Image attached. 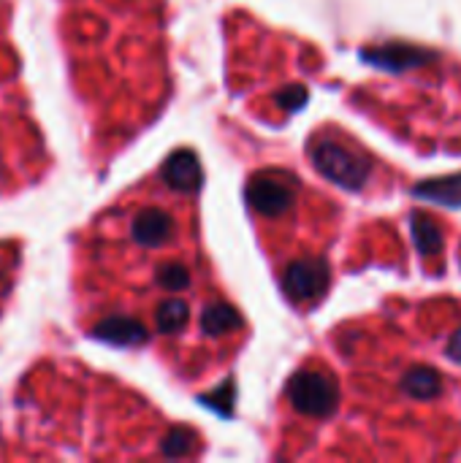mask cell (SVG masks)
<instances>
[{
    "instance_id": "obj_1",
    "label": "cell",
    "mask_w": 461,
    "mask_h": 463,
    "mask_svg": "<svg viewBox=\"0 0 461 463\" xmlns=\"http://www.w3.org/2000/svg\"><path fill=\"white\" fill-rule=\"evenodd\" d=\"M315 165L331 176L334 182H342L348 187H361L367 174H370V163L356 157L353 152H348L345 146L334 144V141H323L312 149Z\"/></svg>"
},
{
    "instance_id": "obj_2",
    "label": "cell",
    "mask_w": 461,
    "mask_h": 463,
    "mask_svg": "<svg viewBox=\"0 0 461 463\" xmlns=\"http://www.w3.org/2000/svg\"><path fill=\"white\" fill-rule=\"evenodd\" d=\"M291 396H293V404L302 410V412H310V415H323L331 410V402H334V388L326 377H315V374H302L293 380L291 385Z\"/></svg>"
},
{
    "instance_id": "obj_3",
    "label": "cell",
    "mask_w": 461,
    "mask_h": 463,
    "mask_svg": "<svg viewBox=\"0 0 461 463\" xmlns=\"http://www.w3.org/2000/svg\"><path fill=\"white\" fill-rule=\"evenodd\" d=\"M326 282H329L326 266L321 260H307V263L291 266V271L285 277V290L296 301H310L323 293Z\"/></svg>"
},
{
    "instance_id": "obj_4",
    "label": "cell",
    "mask_w": 461,
    "mask_h": 463,
    "mask_svg": "<svg viewBox=\"0 0 461 463\" xmlns=\"http://www.w3.org/2000/svg\"><path fill=\"white\" fill-rule=\"evenodd\" d=\"M418 195H429V198H437V201H446V203H461V176L454 179H440V182H432L427 187L418 190Z\"/></svg>"
}]
</instances>
